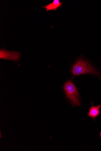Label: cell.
Wrapping results in <instances>:
<instances>
[{
  "instance_id": "obj_5",
  "label": "cell",
  "mask_w": 101,
  "mask_h": 151,
  "mask_svg": "<svg viewBox=\"0 0 101 151\" xmlns=\"http://www.w3.org/2000/svg\"><path fill=\"white\" fill-rule=\"evenodd\" d=\"M62 3L60 2L59 0H54L53 3L44 6L42 7L45 8L47 11L51 10H56L57 8L61 6Z\"/></svg>"
},
{
  "instance_id": "obj_4",
  "label": "cell",
  "mask_w": 101,
  "mask_h": 151,
  "mask_svg": "<svg viewBox=\"0 0 101 151\" xmlns=\"http://www.w3.org/2000/svg\"><path fill=\"white\" fill-rule=\"evenodd\" d=\"M101 107V105L95 106L93 105L89 109V111L88 116L94 119L98 116L100 113L99 109Z\"/></svg>"
},
{
  "instance_id": "obj_6",
  "label": "cell",
  "mask_w": 101,
  "mask_h": 151,
  "mask_svg": "<svg viewBox=\"0 0 101 151\" xmlns=\"http://www.w3.org/2000/svg\"><path fill=\"white\" fill-rule=\"evenodd\" d=\"M100 138H101V132L100 133Z\"/></svg>"
},
{
  "instance_id": "obj_7",
  "label": "cell",
  "mask_w": 101,
  "mask_h": 151,
  "mask_svg": "<svg viewBox=\"0 0 101 151\" xmlns=\"http://www.w3.org/2000/svg\"></svg>"
},
{
  "instance_id": "obj_3",
  "label": "cell",
  "mask_w": 101,
  "mask_h": 151,
  "mask_svg": "<svg viewBox=\"0 0 101 151\" xmlns=\"http://www.w3.org/2000/svg\"><path fill=\"white\" fill-rule=\"evenodd\" d=\"M20 56V53L17 52L8 51L4 50L0 51V58L16 61L18 60Z\"/></svg>"
},
{
  "instance_id": "obj_1",
  "label": "cell",
  "mask_w": 101,
  "mask_h": 151,
  "mask_svg": "<svg viewBox=\"0 0 101 151\" xmlns=\"http://www.w3.org/2000/svg\"><path fill=\"white\" fill-rule=\"evenodd\" d=\"M72 73L76 76L88 73L96 75H99L88 62L82 59H80L77 61L73 67Z\"/></svg>"
},
{
  "instance_id": "obj_2",
  "label": "cell",
  "mask_w": 101,
  "mask_h": 151,
  "mask_svg": "<svg viewBox=\"0 0 101 151\" xmlns=\"http://www.w3.org/2000/svg\"><path fill=\"white\" fill-rule=\"evenodd\" d=\"M64 89L67 97L69 99L74 106H80L79 101V95L75 85L70 81L65 84Z\"/></svg>"
}]
</instances>
